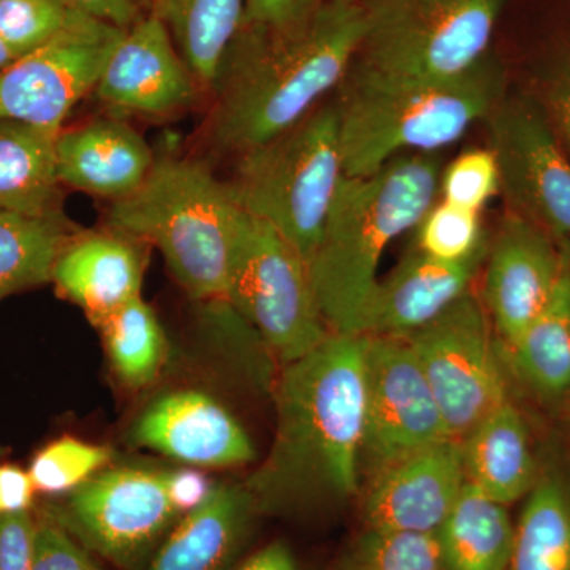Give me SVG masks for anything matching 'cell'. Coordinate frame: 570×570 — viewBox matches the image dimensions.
Wrapping results in <instances>:
<instances>
[{
	"instance_id": "6da1fadb",
	"label": "cell",
	"mask_w": 570,
	"mask_h": 570,
	"mask_svg": "<svg viewBox=\"0 0 570 570\" xmlns=\"http://www.w3.org/2000/svg\"><path fill=\"white\" fill-rule=\"evenodd\" d=\"M366 344L367 335L330 333L284 365L272 450L245 483L258 513L336 508L360 493Z\"/></svg>"
},
{
	"instance_id": "7a4b0ae2",
	"label": "cell",
	"mask_w": 570,
	"mask_h": 570,
	"mask_svg": "<svg viewBox=\"0 0 570 570\" xmlns=\"http://www.w3.org/2000/svg\"><path fill=\"white\" fill-rule=\"evenodd\" d=\"M362 36L358 2L324 0L287 28L243 22L209 91L206 137L239 157L305 119L346 80Z\"/></svg>"
},
{
	"instance_id": "3957f363",
	"label": "cell",
	"mask_w": 570,
	"mask_h": 570,
	"mask_svg": "<svg viewBox=\"0 0 570 570\" xmlns=\"http://www.w3.org/2000/svg\"><path fill=\"white\" fill-rule=\"evenodd\" d=\"M439 181L434 154H404L374 174L344 175L307 264L330 332L363 335L382 255L417 227L434 205Z\"/></svg>"
},
{
	"instance_id": "277c9868",
	"label": "cell",
	"mask_w": 570,
	"mask_h": 570,
	"mask_svg": "<svg viewBox=\"0 0 570 570\" xmlns=\"http://www.w3.org/2000/svg\"><path fill=\"white\" fill-rule=\"evenodd\" d=\"M336 104L344 175L367 176L404 154H434L489 119L504 73L490 52L478 66L439 80H396L348 71Z\"/></svg>"
},
{
	"instance_id": "5b68a950",
	"label": "cell",
	"mask_w": 570,
	"mask_h": 570,
	"mask_svg": "<svg viewBox=\"0 0 570 570\" xmlns=\"http://www.w3.org/2000/svg\"><path fill=\"white\" fill-rule=\"evenodd\" d=\"M242 206L202 160L160 157L140 189L112 202L107 225L163 254L194 302H225Z\"/></svg>"
},
{
	"instance_id": "8992f818",
	"label": "cell",
	"mask_w": 570,
	"mask_h": 570,
	"mask_svg": "<svg viewBox=\"0 0 570 570\" xmlns=\"http://www.w3.org/2000/svg\"><path fill=\"white\" fill-rule=\"evenodd\" d=\"M343 178L335 104L242 154L228 184L242 209L272 225L309 264Z\"/></svg>"
},
{
	"instance_id": "52a82bcc",
	"label": "cell",
	"mask_w": 570,
	"mask_h": 570,
	"mask_svg": "<svg viewBox=\"0 0 570 570\" xmlns=\"http://www.w3.org/2000/svg\"><path fill=\"white\" fill-rule=\"evenodd\" d=\"M362 36L351 73L439 80L478 66L491 51L508 0H356Z\"/></svg>"
},
{
	"instance_id": "ba28073f",
	"label": "cell",
	"mask_w": 570,
	"mask_h": 570,
	"mask_svg": "<svg viewBox=\"0 0 570 570\" xmlns=\"http://www.w3.org/2000/svg\"><path fill=\"white\" fill-rule=\"evenodd\" d=\"M225 302L283 365L309 354L332 333L305 258L272 225L245 209L236 220Z\"/></svg>"
},
{
	"instance_id": "9c48e42d",
	"label": "cell",
	"mask_w": 570,
	"mask_h": 570,
	"mask_svg": "<svg viewBox=\"0 0 570 570\" xmlns=\"http://www.w3.org/2000/svg\"><path fill=\"white\" fill-rule=\"evenodd\" d=\"M45 515L122 570L141 568L181 519L168 497L167 472L129 466L100 471Z\"/></svg>"
},
{
	"instance_id": "30bf717a",
	"label": "cell",
	"mask_w": 570,
	"mask_h": 570,
	"mask_svg": "<svg viewBox=\"0 0 570 570\" xmlns=\"http://www.w3.org/2000/svg\"><path fill=\"white\" fill-rule=\"evenodd\" d=\"M478 296L468 292L433 322L404 337L436 397L450 439L463 441L509 401L501 347Z\"/></svg>"
},
{
	"instance_id": "8fae6325",
	"label": "cell",
	"mask_w": 570,
	"mask_h": 570,
	"mask_svg": "<svg viewBox=\"0 0 570 570\" xmlns=\"http://www.w3.org/2000/svg\"><path fill=\"white\" fill-rule=\"evenodd\" d=\"M126 29L81 14L69 28L0 70V121L58 135L94 91Z\"/></svg>"
},
{
	"instance_id": "7c38bea8",
	"label": "cell",
	"mask_w": 570,
	"mask_h": 570,
	"mask_svg": "<svg viewBox=\"0 0 570 570\" xmlns=\"http://www.w3.org/2000/svg\"><path fill=\"white\" fill-rule=\"evenodd\" d=\"M450 439L444 419L411 344L367 336L365 441L362 471L389 464Z\"/></svg>"
},
{
	"instance_id": "4fadbf2b",
	"label": "cell",
	"mask_w": 570,
	"mask_h": 570,
	"mask_svg": "<svg viewBox=\"0 0 570 570\" xmlns=\"http://www.w3.org/2000/svg\"><path fill=\"white\" fill-rule=\"evenodd\" d=\"M501 190L513 212L553 236L570 238V160L534 104L502 99L489 116Z\"/></svg>"
},
{
	"instance_id": "5bb4252c",
	"label": "cell",
	"mask_w": 570,
	"mask_h": 570,
	"mask_svg": "<svg viewBox=\"0 0 570 570\" xmlns=\"http://www.w3.org/2000/svg\"><path fill=\"white\" fill-rule=\"evenodd\" d=\"M483 265V306L502 346H510L549 305L564 268L560 246L512 212L499 225Z\"/></svg>"
},
{
	"instance_id": "9a60e30c",
	"label": "cell",
	"mask_w": 570,
	"mask_h": 570,
	"mask_svg": "<svg viewBox=\"0 0 570 570\" xmlns=\"http://www.w3.org/2000/svg\"><path fill=\"white\" fill-rule=\"evenodd\" d=\"M200 89L167 26L149 11L126 29L94 94L115 110L167 116L189 108Z\"/></svg>"
},
{
	"instance_id": "2e32d148",
	"label": "cell",
	"mask_w": 570,
	"mask_h": 570,
	"mask_svg": "<svg viewBox=\"0 0 570 570\" xmlns=\"http://www.w3.org/2000/svg\"><path fill=\"white\" fill-rule=\"evenodd\" d=\"M466 483L460 441L420 449L373 475L363 501L365 528L436 534Z\"/></svg>"
},
{
	"instance_id": "e0dca14e",
	"label": "cell",
	"mask_w": 570,
	"mask_h": 570,
	"mask_svg": "<svg viewBox=\"0 0 570 570\" xmlns=\"http://www.w3.org/2000/svg\"><path fill=\"white\" fill-rule=\"evenodd\" d=\"M135 444L195 468L246 466L254 442L219 401L198 390L160 396L138 419Z\"/></svg>"
},
{
	"instance_id": "ac0fdd59",
	"label": "cell",
	"mask_w": 570,
	"mask_h": 570,
	"mask_svg": "<svg viewBox=\"0 0 570 570\" xmlns=\"http://www.w3.org/2000/svg\"><path fill=\"white\" fill-rule=\"evenodd\" d=\"M487 253L489 247L468 261L449 264L423 254L419 247L407 250L374 287L363 335L407 337L419 332L471 292Z\"/></svg>"
},
{
	"instance_id": "d6986e66",
	"label": "cell",
	"mask_w": 570,
	"mask_h": 570,
	"mask_svg": "<svg viewBox=\"0 0 570 570\" xmlns=\"http://www.w3.org/2000/svg\"><path fill=\"white\" fill-rule=\"evenodd\" d=\"M146 246L110 227L78 230L56 258L51 283L63 298L85 311L92 325L99 326L141 295L148 264Z\"/></svg>"
},
{
	"instance_id": "ffe728a7",
	"label": "cell",
	"mask_w": 570,
	"mask_h": 570,
	"mask_svg": "<svg viewBox=\"0 0 570 570\" xmlns=\"http://www.w3.org/2000/svg\"><path fill=\"white\" fill-rule=\"evenodd\" d=\"M56 170L62 187L119 202L140 189L156 157L129 124L97 119L56 137Z\"/></svg>"
},
{
	"instance_id": "44dd1931",
	"label": "cell",
	"mask_w": 570,
	"mask_h": 570,
	"mask_svg": "<svg viewBox=\"0 0 570 570\" xmlns=\"http://www.w3.org/2000/svg\"><path fill=\"white\" fill-rule=\"evenodd\" d=\"M257 515L245 485H216L200 508L176 521L145 570H227Z\"/></svg>"
},
{
	"instance_id": "7402d4cb",
	"label": "cell",
	"mask_w": 570,
	"mask_h": 570,
	"mask_svg": "<svg viewBox=\"0 0 570 570\" xmlns=\"http://www.w3.org/2000/svg\"><path fill=\"white\" fill-rule=\"evenodd\" d=\"M468 482L502 505L528 497L539 474L530 428L510 401L461 441Z\"/></svg>"
},
{
	"instance_id": "603a6c76",
	"label": "cell",
	"mask_w": 570,
	"mask_h": 570,
	"mask_svg": "<svg viewBox=\"0 0 570 570\" xmlns=\"http://www.w3.org/2000/svg\"><path fill=\"white\" fill-rule=\"evenodd\" d=\"M509 570H570V461L557 450L539 459Z\"/></svg>"
},
{
	"instance_id": "cb8c5ba5",
	"label": "cell",
	"mask_w": 570,
	"mask_h": 570,
	"mask_svg": "<svg viewBox=\"0 0 570 570\" xmlns=\"http://www.w3.org/2000/svg\"><path fill=\"white\" fill-rule=\"evenodd\" d=\"M58 135L29 124L0 121V212L63 213L62 184L56 170Z\"/></svg>"
},
{
	"instance_id": "d4e9b609",
	"label": "cell",
	"mask_w": 570,
	"mask_h": 570,
	"mask_svg": "<svg viewBox=\"0 0 570 570\" xmlns=\"http://www.w3.org/2000/svg\"><path fill=\"white\" fill-rule=\"evenodd\" d=\"M436 539L444 570H509L515 523L508 505L468 482Z\"/></svg>"
},
{
	"instance_id": "484cf974",
	"label": "cell",
	"mask_w": 570,
	"mask_h": 570,
	"mask_svg": "<svg viewBox=\"0 0 570 570\" xmlns=\"http://www.w3.org/2000/svg\"><path fill=\"white\" fill-rule=\"evenodd\" d=\"M502 352L532 392L551 401L570 397V277L566 266L549 305Z\"/></svg>"
},
{
	"instance_id": "4316f807",
	"label": "cell",
	"mask_w": 570,
	"mask_h": 570,
	"mask_svg": "<svg viewBox=\"0 0 570 570\" xmlns=\"http://www.w3.org/2000/svg\"><path fill=\"white\" fill-rule=\"evenodd\" d=\"M204 91L245 22L246 0H149Z\"/></svg>"
},
{
	"instance_id": "83f0119b",
	"label": "cell",
	"mask_w": 570,
	"mask_h": 570,
	"mask_svg": "<svg viewBox=\"0 0 570 570\" xmlns=\"http://www.w3.org/2000/svg\"><path fill=\"white\" fill-rule=\"evenodd\" d=\"M78 230L63 213L28 216L0 212V302L51 283L56 258Z\"/></svg>"
},
{
	"instance_id": "f1b7e54d",
	"label": "cell",
	"mask_w": 570,
	"mask_h": 570,
	"mask_svg": "<svg viewBox=\"0 0 570 570\" xmlns=\"http://www.w3.org/2000/svg\"><path fill=\"white\" fill-rule=\"evenodd\" d=\"M97 328L102 332L112 371L126 387H148L156 381L167 343L159 318L141 295L119 307Z\"/></svg>"
},
{
	"instance_id": "f546056e",
	"label": "cell",
	"mask_w": 570,
	"mask_h": 570,
	"mask_svg": "<svg viewBox=\"0 0 570 570\" xmlns=\"http://www.w3.org/2000/svg\"><path fill=\"white\" fill-rule=\"evenodd\" d=\"M337 570H444L436 534L373 530L354 540Z\"/></svg>"
},
{
	"instance_id": "4dcf8cb0",
	"label": "cell",
	"mask_w": 570,
	"mask_h": 570,
	"mask_svg": "<svg viewBox=\"0 0 570 570\" xmlns=\"http://www.w3.org/2000/svg\"><path fill=\"white\" fill-rule=\"evenodd\" d=\"M111 449L77 438H61L33 456L29 478L43 494H69L110 464Z\"/></svg>"
},
{
	"instance_id": "1f68e13d",
	"label": "cell",
	"mask_w": 570,
	"mask_h": 570,
	"mask_svg": "<svg viewBox=\"0 0 570 570\" xmlns=\"http://www.w3.org/2000/svg\"><path fill=\"white\" fill-rule=\"evenodd\" d=\"M417 228L415 247L449 264L468 261L490 245L480 213L445 202L431 206Z\"/></svg>"
},
{
	"instance_id": "d6a6232c",
	"label": "cell",
	"mask_w": 570,
	"mask_h": 570,
	"mask_svg": "<svg viewBox=\"0 0 570 570\" xmlns=\"http://www.w3.org/2000/svg\"><path fill=\"white\" fill-rule=\"evenodd\" d=\"M81 14L61 0H0V39L21 58L66 31Z\"/></svg>"
},
{
	"instance_id": "836d02e7",
	"label": "cell",
	"mask_w": 570,
	"mask_h": 570,
	"mask_svg": "<svg viewBox=\"0 0 570 570\" xmlns=\"http://www.w3.org/2000/svg\"><path fill=\"white\" fill-rule=\"evenodd\" d=\"M442 202L482 213L501 190V175L493 149H471L456 157L441 175Z\"/></svg>"
},
{
	"instance_id": "e575fe53",
	"label": "cell",
	"mask_w": 570,
	"mask_h": 570,
	"mask_svg": "<svg viewBox=\"0 0 570 570\" xmlns=\"http://www.w3.org/2000/svg\"><path fill=\"white\" fill-rule=\"evenodd\" d=\"M32 570H107L96 554L48 515L37 519Z\"/></svg>"
},
{
	"instance_id": "d590c367",
	"label": "cell",
	"mask_w": 570,
	"mask_h": 570,
	"mask_svg": "<svg viewBox=\"0 0 570 570\" xmlns=\"http://www.w3.org/2000/svg\"><path fill=\"white\" fill-rule=\"evenodd\" d=\"M36 530L31 510L0 517V570H32Z\"/></svg>"
},
{
	"instance_id": "8d00e7d4",
	"label": "cell",
	"mask_w": 570,
	"mask_h": 570,
	"mask_svg": "<svg viewBox=\"0 0 570 570\" xmlns=\"http://www.w3.org/2000/svg\"><path fill=\"white\" fill-rule=\"evenodd\" d=\"M324 0H246L245 21L287 28L305 21Z\"/></svg>"
},
{
	"instance_id": "74e56055",
	"label": "cell",
	"mask_w": 570,
	"mask_h": 570,
	"mask_svg": "<svg viewBox=\"0 0 570 570\" xmlns=\"http://www.w3.org/2000/svg\"><path fill=\"white\" fill-rule=\"evenodd\" d=\"M216 485L209 482L204 472L198 469H179L167 472V491L171 504L179 515L193 512L212 497Z\"/></svg>"
},
{
	"instance_id": "f35d334b",
	"label": "cell",
	"mask_w": 570,
	"mask_h": 570,
	"mask_svg": "<svg viewBox=\"0 0 570 570\" xmlns=\"http://www.w3.org/2000/svg\"><path fill=\"white\" fill-rule=\"evenodd\" d=\"M36 493L28 471L14 464H0V517L31 509Z\"/></svg>"
},
{
	"instance_id": "ab89813d",
	"label": "cell",
	"mask_w": 570,
	"mask_h": 570,
	"mask_svg": "<svg viewBox=\"0 0 570 570\" xmlns=\"http://www.w3.org/2000/svg\"><path fill=\"white\" fill-rule=\"evenodd\" d=\"M71 10L127 29L140 20L142 0H61Z\"/></svg>"
},
{
	"instance_id": "60d3db41",
	"label": "cell",
	"mask_w": 570,
	"mask_h": 570,
	"mask_svg": "<svg viewBox=\"0 0 570 570\" xmlns=\"http://www.w3.org/2000/svg\"><path fill=\"white\" fill-rule=\"evenodd\" d=\"M547 107L551 121L570 146V62L558 70L547 91Z\"/></svg>"
},
{
	"instance_id": "b9f144b4",
	"label": "cell",
	"mask_w": 570,
	"mask_h": 570,
	"mask_svg": "<svg viewBox=\"0 0 570 570\" xmlns=\"http://www.w3.org/2000/svg\"><path fill=\"white\" fill-rule=\"evenodd\" d=\"M234 570H299L294 551L284 542L268 543Z\"/></svg>"
},
{
	"instance_id": "7bdbcfd3",
	"label": "cell",
	"mask_w": 570,
	"mask_h": 570,
	"mask_svg": "<svg viewBox=\"0 0 570 570\" xmlns=\"http://www.w3.org/2000/svg\"><path fill=\"white\" fill-rule=\"evenodd\" d=\"M560 246L562 262H564L566 269H568L570 277V238L557 239Z\"/></svg>"
},
{
	"instance_id": "ee69618b",
	"label": "cell",
	"mask_w": 570,
	"mask_h": 570,
	"mask_svg": "<svg viewBox=\"0 0 570 570\" xmlns=\"http://www.w3.org/2000/svg\"><path fill=\"white\" fill-rule=\"evenodd\" d=\"M346 2H356V0H346Z\"/></svg>"
}]
</instances>
